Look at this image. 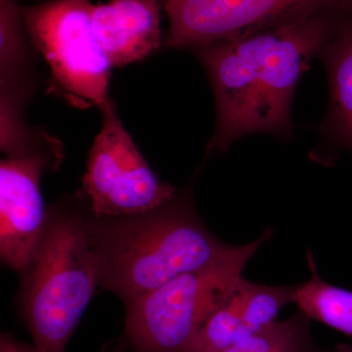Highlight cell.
<instances>
[{
	"mask_svg": "<svg viewBox=\"0 0 352 352\" xmlns=\"http://www.w3.org/2000/svg\"><path fill=\"white\" fill-rule=\"evenodd\" d=\"M340 18L330 9L210 45L203 66L214 88L219 129L239 138L258 132L287 135L296 88Z\"/></svg>",
	"mask_w": 352,
	"mask_h": 352,
	"instance_id": "1",
	"label": "cell"
},
{
	"mask_svg": "<svg viewBox=\"0 0 352 352\" xmlns=\"http://www.w3.org/2000/svg\"><path fill=\"white\" fill-rule=\"evenodd\" d=\"M88 234L98 287L124 307L170 280L207 267L232 254L197 212L192 187L142 214L95 217Z\"/></svg>",
	"mask_w": 352,
	"mask_h": 352,
	"instance_id": "2",
	"label": "cell"
},
{
	"mask_svg": "<svg viewBox=\"0 0 352 352\" xmlns=\"http://www.w3.org/2000/svg\"><path fill=\"white\" fill-rule=\"evenodd\" d=\"M82 190L47 208V223L22 277L21 316L36 352H64L98 287Z\"/></svg>",
	"mask_w": 352,
	"mask_h": 352,
	"instance_id": "3",
	"label": "cell"
},
{
	"mask_svg": "<svg viewBox=\"0 0 352 352\" xmlns=\"http://www.w3.org/2000/svg\"><path fill=\"white\" fill-rule=\"evenodd\" d=\"M271 236L267 228L226 258L180 275L126 307V351L200 352L210 315L233 295L245 266Z\"/></svg>",
	"mask_w": 352,
	"mask_h": 352,
	"instance_id": "4",
	"label": "cell"
},
{
	"mask_svg": "<svg viewBox=\"0 0 352 352\" xmlns=\"http://www.w3.org/2000/svg\"><path fill=\"white\" fill-rule=\"evenodd\" d=\"M90 0H50L22 6L32 47L50 69L48 92L72 107L101 109L109 100L111 66L92 25Z\"/></svg>",
	"mask_w": 352,
	"mask_h": 352,
	"instance_id": "5",
	"label": "cell"
},
{
	"mask_svg": "<svg viewBox=\"0 0 352 352\" xmlns=\"http://www.w3.org/2000/svg\"><path fill=\"white\" fill-rule=\"evenodd\" d=\"M100 111L103 124L82 178V192L92 215L142 214L175 199L178 190L153 173L122 126L113 101Z\"/></svg>",
	"mask_w": 352,
	"mask_h": 352,
	"instance_id": "6",
	"label": "cell"
},
{
	"mask_svg": "<svg viewBox=\"0 0 352 352\" xmlns=\"http://www.w3.org/2000/svg\"><path fill=\"white\" fill-rule=\"evenodd\" d=\"M340 0H163L164 48H194L292 24L337 9Z\"/></svg>",
	"mask_w": 352,
	"mask_h": 352,
	"instance_id": "7",
	"label": "cell"
},
{
	"mask_svg": "<svg viewBox=\"0 0 352 352\" xmlns=\"http://www.w3.org/2000/svg\"><path fill=\"white\" fill-rule=\"evenodd\" d=\"M63 159L64 150H46L0 162V258L20 275L31 265L47 223L41 175L56 171Z\"/></svg>",
	"mask_w": 352,
	"mask_h": 352,
	"instance_id": "8",
	"label": "cell"
},
{
	"mask_svg": "<svg viewBox=\"0 0 352 352\" xmlns=\"http://www.w3.org/2000/svg\"><path fill=\"white\" fill-rule=\"evenodd\" d=\"M163 0H110L94 4L92 25L112 67L141 61L163 47Z\"/></svg>",
	"mask_w": 352,
	"mask_h": 352,
	"instance_id": "9",
	"label": "cell"
},
{
	"mask_svg": "<svg viewBox=\"0 0 352 352\" xmlns=\"http://www.w3.org/2000/svg\"><path fill=\"white\" fill-rule=\"evenodd\" d=\"M18 0H0V94L29 102L39 78Z\"/></svg>",
	"mask_w": 352,
	"mask_h": 352,
	"instance_id": "10",
	"label": "cell"
},
{
	"mask_svg": "<svg viewBox=\"0 0 352 352\" xmlns=\"http://www.w3.org/2000/svg\"><path fill=\"white\" fill-rule=\"evenodd\" d=\"M321 54L327 66L331 101L327 129L352 150V16L340 12Z\"/></svg>",
	"mask_w": 352,
	"mask_h": 352,
	"instance_id": "11",
	"label": "cell"
},
{
	"mask_svg": "<svg viewBox=\"0 0 352 352\" xmlns=\"http://www.w3.org/2000/svg\"><path fill=\"white\" fill-rule=\"evenodd\" d=\"M310 278L298 284L294 303L310 320L327 325L352 339V291L322 279L314 256L307 252Z\"/></svg>",
	"mask_w": 352,
	"mask_h": 352,
	"instance_id": "12",
	"label": "cell"
},
{
	"mask_svg": "<svg viewBox=\"0 0 352 352\" xmlns=\"http://www.w3.org/2000/svg\"><path fill=\"white\" fill-rule=\"evenodd\" d=\"M221 352H319L310 330V319L298 310L283 321L245 338Z\"/></svg>",
	"mask_w": 352,
	"mask_h": 352,
	"instance_id": "13",
	"label": "cell"
},
{
	"mask_svg": "<svg viewBox=\"0 0 352 352\" xmlns=\"http://www.w3.org/2000/svg\"><path fill=\"white\" fill-rule=\"evenodd\" d=\"M298 285L268 286L243 278L239 294L241 315L245 327L256 333L276 322L278 314L288 303H294Z\"/></svg>",
	"mask_w": 352,
	"mask_h": 352,
	"instance_id": "14",
	"label": "cell"
},
{
	"mask_svg": "<svg viewBox=\"0 0 352 352\" xmlns=\"http://www.w3.org/2000/svg\"><path fill=\"white\" fill-rule=\"evenodd\" d=\"M238 289L208 318L201 336L200 352H221L252 335L243 322Z\"/></svg>",
	"mask_w": 352,
	"mask_h": 352,
	"instance_id": "15",
	"label": "cell"
},
{
	"mask_svg": "<svg viewBox=\"0 0 352 352\" xmlns=\"http://www.w3.org/2000/svg\"><path fill=\"white\" fill-rule=\"evenodd\" d=\"M0 352H36L34 346L16 339L12 333H2L0 339Z\"/></svg>",
	"mask_w": 352,
	"mask_h": 352,
	"instance_id": "16",
	"label": "cell"
},
{
	"mask_svg": "<svg viewBox=\"0 0 352 352\" xmlns=\"http://www.w3.org/2000/svg\"><path fill=\"white\" fill-rule=\"evenodd\" d=\"M102 352H127L122 338L111 340L102 347Z\"/></svg>",
	"mask_w": 352,
	"mask_h": 352,
	"instance_id": "17",
	"label": "cell"
},
{
	"mask_svg": "<svg viewBox=\"0 0 352 352\" xmlns=\"http://www.w3.org/2000/svg\"><path fill=\"white\" fill-rule=\"evenodd\" d=\"M338 9L342 13L352 16V0H340Z\"/></svg>",
	"mask_w": 352,
	"mask_h": 352,
	"instance_id": "18",
	"label": "cell"
},
{
	"mask_svg": "<svg viewBox=\"0 0 352 352\" xmlns=\"http://www.w3.org/2000/svg\"><path fill=\"white\" fill-rule=\"evenodd\" d=\"M333 352H352V347H340L338 351Z\"/></svg>",
	"mask_w": 352,
	"mask_h": 352,
	"instance_id": "19",
	"label": "cell"
}]
</instances>
